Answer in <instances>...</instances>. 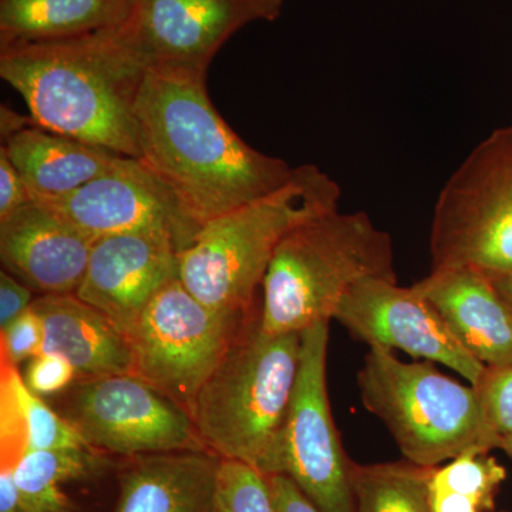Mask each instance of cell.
<instances>
[{
	"label": "cell",
	"mask_w": 512,
	"mask_h": 512,
	"mask_svg": "<svg viewBox=\"0 0 512 512\" xmlns=\"http://www.w3.org/2000/svg\"><path fill=\"white\" fill-rule=\"evenodd\" d=\"M146 73L117 29L0 47V77L36 126L124 157H140L134 106Z\"/></svg>",
	"instance_id": "cell-2"
},
{
	"label": "cell",
	"mask_w": 512,
	"mask_h": 512,
	"mask_svg": "<svg viewBox=\"0 0 512 512\" xmlns=\"http://www.w3.org/2000/svg\"><path fill=\"white\" fill-rule=\"evenodd\" d=\"M413 286L478 362L512 365V311L490 276L467 266L436 269Z\"/></svg>",
	"instance_id": "cell-16"
},
{
	"label": "cell",
	"mask_w": 512,
	"mask_h": 512,
	"mask_svg": "<svg viewBox=\"0 0 512 512\" xmlns=\"http://www.w3.org/2000/svg\"><path fill=\"white\" fill-rule=\"evenodd\" d=\"M220 466L208 450L128 458L113 512H218Z\"/></svg>",
	"instance_id": "cell-17"
},
{
	"label": "cell",
	"mask_w": 512,
	"mask_h": 512,
	"mask_svg": "<svg viewBox=\"0 0 512 512\" xmlns=\"http://www.w3.org/2000/svg\"><path fill=\"white\" fill-rule=\"evenodd\" d=\"M436 468V467H434ZM433 468L410 461L350 463L357 512H433L430 478Z\"/></svg>",
	"instance_id": "cell-23"
},
{
	"label": "cell",
	"mask_w": 512,
	"mask_h": 512,
	"mask_svg": "<svg viewBox=\"0 0 512 512\" xmlns=\"http://www.w3.org/2000/svg\"><path fill=\"white\" fill-rule=\"evenodd\" d=\"M367 278L397 281L393 242L366 212H322L293 227L264 278L259 328L302 333L330 322L346 292Z\"/></svg>",
	"instance_id": "cell-5"
},
{
	"label": "cell",
	"mask_w": 512,
	"mask_h": 512,
	"mask_svg": "<svg viewBox=\"0 0 512 512\" xmlns=\"http://www.w3.org/2000/svg\"><path fill=\"white\" fill-rule=\"evenodd\" d=\"M338 183L316 165L295 167L278 191L202 225L178 252V278L205 306L254 319L255 296L281 239L301 222L338 210Z\"/></svg>",
	"instance_id": "cell-3"
},
{
	"label": "cell",
	"mask_w": 512,
	"mask_h": 512,
	"mask_svg": "<svg viewBox=\"0 0 512 512\" xmlns=\"http://www.w3.org/2000/svg\"><path fill=\"white\" fill-rule=\"evenodd\" d=\"M79 376L69 360L56 353H39L25 369L26 386L39 397L52 396L67 389Z\"/></svg>",
	"instance_id": "cell-28"
},
{
	"label": "cell",
	"mask_w": 512,
	"mask_h": 512,
	"mask_svg": "<svg viewBox=\"0 0 512 512\" xmlns=\"http://www.w3.org/2000/svg\"><path fill=\"white\" fill-rule=\"evenodd\" d=\"M500 450H503L512 458V436L503 437Z\"/></svg>",
	"instance_id": "cell-35"
},
{
	"label": "cell",
	"mask_w": 512,
	"mask_h": 512,
	"mask_svg": "<svg viewBox=\"0 0 512 512\" xmlns=\"http://www.w3.org/2000/svg\"><path fill=\"white\" fill-rule=\"evenodd\" d=\"M45 329L40 316L30 306L28 311L2 329V363L18 367L42 353Z\"/></svg>",
	"instance_id": "cell-27"
},
{
	"label": "cell",
	"mask_w": 512,
	"mask_h": 512,
	"mask_svg": "<svg viewBox=\"0 0 512 512\" xmlns=\"http://www.w3.org/2000/svg\"><path fill=\"white\" fill-rule=\"evenodd\" d=\"M266 478L274 498L276 512H320L299 490L298 485L285 474H275Z\"/></svg>",
	"instance_id": "cell-31"
},
{
	"label": "cell",
	"mask_w": 512,
	"mask_h": 512,
	"mask_svg": "<svg viewBox=\"0 0 512 512\" xmlns=\"http://www.w3.org/2000/svg\"><path fill=\"white\" fill-rule=\"evenodd\" d=\"M490 279L512 311V272L511 274L490 276Z\"/></svg>",
	"instance_id": "cell-33"
},
{
	"label": "cell",
	"mask_w": 512,
	"mask_h": 512,
	"mask_svg": "<svg viewBox=\"0 0 512 512\" xmlns=\"http://www.w3.org/2000/svg\"><path fill=\"white\" fill-rule=\"evenodd\" d=\"M507 471L490 453H470L433 468V512H494Z\"/></svg>",
	"instance_id": "cell-24"
},
{
	"label": "cell",
	"mask_w": 512,
	"mask_h": 512,
	"mask_svg": "<svg viewBox=\"0 0 512 512\" xmlns=\"http://www.w3.org/2000/svg\"><path fill=\"white\" fill-rule=\"evenodd\" d=\"M357 386L367 412L382 421L410 463L434 468L501 448L503 439L485 421L476 389L429 360L406 363L390 350L370 348Z\"/></svg>",
	"instance_id": "cell-6"
},
{
	"label": "cell",
	"mask_w": 512,
	"mask_h": 512,
	"mask_svg": "<svg viewBox=\"0 0 512 512\" xmlns=\"http://www.w3.org/2000/svg\"><path fill=\"white\" fill-rule=\"evenodd\" d=\"M473 387L488 426L501 439L512 436V365L485 366Z\"/></svg>",
	"instance_id": "cell-26"
},
{
	"label": "cell",
	"mask_w": 512,
	"mask_h": 512,
	"mask_svg": "<svg viewBox=\"0 0 512 512\" xmlns=\"http://www.w3.org/2000/svg\"><path fill=\"white\" fill-rule=\"evenodd\" d=\"M32 308L45 329L42 352L63 356L83 379L133 372L130 340L79 296L43 295Z\"/></svg>",
	"instance_id": "cell-18"
},
{
	"label": "cell",
	"mask_w": 512,
	"mask_h": 512,
	"mask_svg": "<svg viewBox=\"0 0 512 512\" xmlns=\"http://www.w3.org/2000/svg\"><path fill=\"white\" fill-rule=\"evenodd\" d=\"M55 210L90 238L131 232H164L181 249L200 227L138 158L120 157L106 174L64 197L35 200Z\"/></svg>",
	"instance_id": "cell-13"
},
{
	"label": "cell",
	"mask_w": 512,
	"mask_h": 512,
	"mask_svg": "<svg viewBox=\"0 0 512 512\" xmlns=\"http://www.w3.org/2000/svg\"><path fill=\"white\" fill-rule=\"evenodd\" d=\"M259 20L274 18L249 0H136L117 32L147 70L207 74L229 37Z\"/></svg>",
	"instance_id": "cell-12"
},
{
	"label": "cell",
	"mask_w": 512,
	"mask_h": 512,
	"mask_svg": "<svg viewBox=\"0 0 512 512\" xmlns=\"http://www.w3.org/2000/svg\"><path fill=\"white\" fill-rule=\"evenodd\" d=\"M249 2H254L256 5L262 6V8L268 10L269 15L276 20L281 16L285 0H249Z\"/></svg>",
	"instance_id": "cell-34"
},
{
	"label": "cell",
	"mask_w": 512,
	"mask_h": 512,
	"mask_svg": "<svg viewBox=\"0 0 512 512\" xmlns=\"http://www.w3.org/2000/svg\"><path fill=\"white\" fill-rule=\"evenodd\" d=\"M136 0H0V47L119 29Z\"/></svg>",
	"instance_id": "cell-20"
},
{
	"label": "cell",
	"mask_w": 512,
	"mask_h": 512,
	"mask_svg": "<svg viewBox=\"0 0 512 512\" xmlns=\"http://www.w3.org/2000/svg\"><path fill=\"white\" fill-rule=\"evenodd\" d=\"M32 200L64 197L106 174L120 154L30 123L3 144Z\"/></svg>",
	"instance_id": "cell-19"
},
{
	"label": "cell",
	"mask_w": 512,
	"mask_h": 512,
	"mask_svg": "<svg viewBox=\"0 0 512 512\" xmlns=\"http://www.w3.org/2000/svg\"><path fill=\"white\" fill-rule=\"evenodd\" d=\"M205 77L148 69L134 106L138 160L200 228L278 191L295 173L229 127L208 96Z\"/></svg>",
	"instance_id": "cell-1"
},
{
	"label": "cell",
	"mask_w": 512,
	"mask_h": 512,
	"mask_svg": "<svg viewBox=\"0 0 512 512\" xmlns=\"http://www.w3.org/2000/svg\"><path fill=\"white\" fill-rule=\"evenodd\" d=\"M92 447L59 448L23 454L12 466L23 512H76L64 485L99 478L110 466Z\"/></svg>",
	"instance_id": "cell-22"
},
{
	"label": "cell",
	"mask_w": 512,
	"mask_h": 512,
	"mask_svg": "<svg viewBox=\"0 0 512 512\" xmlns=\"http://www.w3.org/2000/svg\"><path fill=\"white\" fill-rule=\"evenodd\" d=\"M32 303V288L3 269L0 274V329H5L28 311Z\"/></svg>",
	"instance_id": "cell-30"
},
{
	"label": "cell",
	"mask_w": 512,
	"mask_h": 512,
	"mask_svg": "<svg viewBox=\"0 0 512 512\" xmlns=\"http://www.w3.org/2000/svg\"><path fill=\"white\" fill-rule=\"evenodd\" d=\"M329 322L301 333V359L281 443V474L320 512H357L350 463L328 393Z\"/></svg>",
	"instance_id": "cell-9"
},
{
	"label": "cell",
	"mask_w": 512,
	"mask_h": 512,
	"mask_svg": "<svg viewBox=\"0 0 512 512\" xmlns=\"http://www.w3.org/2000/svg\"><path fill=\"white\" fill-rule=\"evenodd\" d=\"M431 271L512 272V124L498 128L441 188L430 232Z\"/></svg>",
	"instance_id": "cell-7"
},
{
	"label": "cell",
	"mask_w": 512,
	"mask_h": 512,
	"mask_svg": "<svg viewBox=\"0 0 512 512\" xmlns=\"http://www.w3.org/2000/svg\"><path fill=\"white\" fill-rule=\"evenodd\" d=\"M218 512H276L268 478L247 464L221 458Z\"/></svg>",
	"instance_id": "cell-25"
},
{
	"label": "cell",
	"mask_w": 512,
	"mask_h": 512,
	"mask_svg": "<svg viewBox=\"0 0 512 512\" xmlns=\"http://www.w3.org/2000/svg\"><path fill=\"white\" fill-rule=\"evenodd\" d=\"M0 512H23L12 466H2L0 471Z\"/></svg>",
	"instance_id": "cell-32"
},
{
	"label": "cell",
	"mask_w": 512,
	"mask_h": 512,
	"mask_svg": "<svg viewBox=\"0 0 512 512\" xmlns=\"http://www.w3.org/2000/svg\"><path fill=\"white\" fill-rule=\"evenodd\" d=\"M258 319L212 311L175 278L154 296L131 333V375L190 412L232 343Z\"/></svg>",
	"instance_id": "cell-8"
},
{
	"label": "cell",
	"mask_w": 512,
	"mask_h": 512,
	"mask_svg": "<svg viewBox=\"0 0 512 512\" xmlns=\"http://www.w3.org/2000/svg\"><path fill=\"white\" fill-rule=\"evenodd\" d=\"M301 359V333L271 335L259 319L235 339L201 387L190 414L222 460L265 477L281 474V443Z\"/></svg>",
	"instance_id": "cell-4"
},
{
	"label": "cell",
	"mask_w": 512,
	"mask_h": 512,
	"mask_svg": "<svg viewBox=\"0 0 512 512\" xmlns=\"http://www.w3.org/2000/svg\"><path fill=\"white\" fill-rule=\"evenodd\" d=\"M63 416L90 447L106 454L131 458L208 450L190 412L131 373L84 379Z\"/></svg>",
	"instance_id": "cell-10"
},
{
	"label": "cell",
	"mask_w": 512,
	"mask_h": 512,
	"mask_svg": "<svg viewBox=\"0 0 512 512\" xmlns=\"http://www.w3.org/2000/svg\"><path fill=\"white\" fill-rule=\"evenodd\" d=\"M2 466H13L23 454L59 448L90 447L63 414L30 392L18 367L2 363L0 377Z\"/></svg>",
	"instance_id": "cell-21"
},
{
	"label": "cell",
	"mask_w": 512,
	"mask_h": 512,
	"mask_svg": "<svg viewBox=\"0 0 512 512\" xmlns=\"http://www.w3.org/2000/svg\"><path fill=\"white\" fill-rule=\"evenodd\" d=\"M94 242L35 200L0 221V259L5 271L45 295L77 292Z\"/></svg>",
	"instance_id": "cell-15"
},
{
	"label": "cell",
	"mask_w": 512,
	"mask_h": 512,
	"mask_svg": "<svg viewBox=\"0 0 512 512\" xmlns=\"http://www.w3.org/2000/svg\"><path fill=\"white\" fill-rule=\"evenodd\" d=\"M30 201L32 197L22 175L10 160L5 147H0V221Z\"/></svg>",
	"instance_id": "cell-29"
},
{
	"label": "cell",
	"mask_w": 512,
	"mask_h": 512,
	"mask_svg": "<svg viewBox=\"0 0 512 512\" xmlns=\"http://www.w3.org/2000/svg\"><path fill=\"white\" fill-rule=\"evenodd\" d=\"M333 319L369 348L403 350L416 359L453 369L474 386L485 366L448 329L447 323L414 286L367 278L346 292Z\"/></svg>",
	"instance_id": "cell-11"
},
{
	"label": "cell",
	"mask_w": 512,
	"mask_h": 512,
	"mask_svg": "<svg viewBox=\"0 0 512 512\" xmlns=\"http://www.w3.org/2000/svg\"><path fill=\"white\" fill-rule=\"evenodd\" d=\"M178 252V242L164 232L99 238L74 295L103 313L130 340L154 296L178 278Z\"/></svg>",
	"instance_id": "cell-14"
}]
</instances>
